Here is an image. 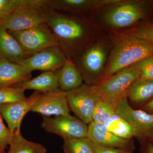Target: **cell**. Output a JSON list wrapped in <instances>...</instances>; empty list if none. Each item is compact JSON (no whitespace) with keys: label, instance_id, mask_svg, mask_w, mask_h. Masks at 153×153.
Masks as SVG:
<instances>
[{"label":"cell","instance_id":"1","mask_svg":"<svg viewBox=\"0 0 153 153\" xmlns=\"http://www.w3.org/2000/svg\"><path fill=\"white\" fill-rule=\"evenodd\" d=\"M46 24L67 59L74 62L92 42V26L87 18L51 10Z\"/></svg>","mask_w":153,"mask_h":153},{"label":"cell","instance_id":"2","mask_svg":"<svg viewBox=\"0 0 153 153\" xmlns=\"http://www.w3.org/2000/svg\"><path fill=\"white\" fill-rule=\"evenodd\" d=\"M111 45L102 77H108L153 55V44L119 30L112 31Z\"/></svg>","mask_w":153,"mask_h":153},{"label":"cell","instance_id":"3","mask_svg":"<svg viewBox=\"0 0 153 153\" xmlns=\"http://www.w3.org/2000/svg\"><path fill=\"white\" fill-rule=\"evenodd\" d=\"M111 45L108 40L92 41L74 61L85 84L94 85L101 79Z\"/></svg>","mask_w":153,"mask_h":153},{"label":"cell","instance_id":"4","mask_svg":"<svg viewBox=\"0 0 153 153\" xmlns=\"http://www.w3.org/2000/svg\"><path fill=\"white\" fill-rule=\"evenodd\" d=\"M49 9L46 0H21L13 13L0 22L9 32L21 31L46 24Z\"/></svg>","mask_w":153,"mask_h":153},{"label":"cell","instance_id":"5","mask_svg":"<svg viewBox=\"0 0 153 153\" xmlns=\"http://www.w3.org/2000/svg\"><path fill=\"white\" fill-rule=\"evenodd\" d=\"M140 78L139 70L135 63L111 76L101 78L91 86L101 99L116 103L127 97L132 85Z\"/></svg>","mask_w":153,"mask_h":153},{"label":"cell","instance_id":"6","mask_svg":"<svg viewBox=\"0 0 153 153\" xmlns=\"http://www.w3.org/2000/svg\"><path fill=\"white\" fill-rule=\"evenodd\" d=\"M108 8L102 14V21L116 30L131 27L146 15L144 5L140 1H124Z\"/></svg>","mask_w":153,"mask_h":153},{"label":"cell","instance_id":"7","mask_svg":"<svg viewBox=\"0 0 153 153\" xmlns=\"http://www.w3.org/2000/svg\"><path fill=\"white\" fill-rule=\"evenodd\" d=\"M9 32L28 57L47 48L59 47L57 38L46 24L26 30Z\"/></svg>","mask_w":153,"mask_h":153},{"label":"cell","instance_id":"8","mask_svg":"<svg viewBox=\"0 0 153 153\" xmlns=\"http://www.w3.org/2000/svg\"><path fill=\"white\" fill-rule=\"evenodd\" d=\"M116 113L126 121L133 130L134 135L139 142H153V115L141 109H135L129 105L127 97L115 104Z\"/></svg>","mask_w":153,"mask_h":153},{"label":"cell","instance_id":"9","mask_svg":"<svg viewBox=\"0 0 153 153\" xmlns=\"http://www.w3.org/2000/svg\"><path fill=\"white\" fill-rule=\"evenodd\" d=\"M41 127L45 131L55 134L63 140L87 137L88 126L76 117L68 114L54 118L42 116Z\"/></svg>","mask_w":153,"mask_h":153},{"label":"cell","instance_id":"10","mask_svg":"<svg viewBox=\"0 0 153 153\" xmlns=\"http://www.w3.org/2000/svg\"><path fill=\"white\" fill-rule=\"evenodd\" d=\"M66 93L69 108L76 117L87 125L93 121L94 109L100 98L91 86L83 83Z\"/></svg>","mask_w":153,"mask_h":153},{"label":"cell","instance_id":"11","mask_svg":"<svg viewBox=\"0 0 153 153\" xmlns=\"http://www.w3.org/2000/svg\"><path fill=\"white\" fill-rule=\"evenodd\" d=\"M67 59L59 47H54L44 49L18 64L28 74L32 75V71L35 70L55 72L63 66Z\"/></svg>","mask_w":153,"mask_h":153},{"label":"cell","instance_id":"12","mask_svg":"<svg viewBox=\"0 0 153 153\" xmlns=\"http://www.w3.org/2000/svg\"><path fill=\"white\" fill-rule=\"evenodd\" d=\"M51 10L86 18L96 9L108 7L120 4L121 0H46Z\"/></svg>","mask_w":153,"mask_h":153},{"label":"cell","instance_id":"13","mask_svg":"<svg viewBox=\"0 0 153 153\" xmlns=\"http://www.w3.org/2000/svg\"><path fill=\"white\" fill-rule=\"evenodd\" d=\"M30 111L47 117L69 114L70 108L66 98V92L59 88L48 93L40 92Z\"/></svg>","mask_w":153,"mask_h":153},{"label":"cell","instance_id":"14","mask_svg":"<svg viewBox=\"0 0 153 153\" xmlns=\"http://www.w3.org/2000/svg\"><path fill=\"white\" fill-rule=\"evenodd\" d=\"M87 137L96 145L103 147L117 148L134 152V140L123 139L115 135L103 123L92 121L88 126Z\"/></svg>","mask_w":153,"mask_h":153},{"label":"cell","instance_id":"15","mask_svg":"<svg viewBox=\"0 0 153 153\" xmlns=\"http://www.w3.org/2000/svg\"><path fill=\"white\" fill-rule=\"evenodd\" d=\"M40 92L36 91L25 100L0 105V113L12 134L21 129L22 120L35 104Z\"/></svg>","mask_w":153,"mask_h":153},{"label":"cell","instance_id":"16","mask_svg":"<svg viewBox=\"0 0 153 153\" xmlns=\"http://www.w3.org/2000/svg\"><path fill=\"white\" fill-rule=\"evenodd\" d=\"M32 75H29L22 66L12 63L5 58H0V88L11 87L27 81Z\"/></svg>","mask_w":153,"mask_h":153},{"label":"cell","instance_id":"17","mask_svg":"<svg viewBox=\"0 0 153 153\" xmlns=\"http://www.w3.org/2000/svg\"><path fill=\"white\" fill-rule=\"evenodd\" d=\"M59 84V88L65 92L79 87L83 79L76 64L69 59L60 69L54 72Z\"/></svg>","mask_w":153,"mask_h":153},{"label":"cell","instance_id":"18","mask_svg":"<svg viewBox=\"0 0 153 153\" xmlns=\"http://www.w3.org/2000/svg\"><path fill=\"white\" fill-rule=\"evenodd\" d=\"M28 57L8 30L0 25V58L18 64Z\"/></svg>","mask_w":153,"mask_h":153},{"label":"cell","instance_id":"19","mask_svg":"<svg viewBox=\"0 0 153 153\" xmlns=\"http://www.w3.org/2000/svg\"><path fill=\"white\" fill-rule=\"evenodd\" d=\"M12 87L26 91L33 89L42 93L52 92L59 89L58 80L52 71H44L33 79L16 84Z\"/></svg>","mask_w":153,"mask_h":153},{"label":"cell","instance_id":"20","mask_svg":"<svg viewBox=\"0 0 153 153\" xmlns=\"http://www.w3.org/2000/svg\"><path fill=\"white\" fill-rule=\"evenodd\" d=\"M128 98L134 106L140 107L153 99V80L140 78L128 92Z\"/></svg>","mask_w":153,"mask_h":153},{"label":"cell","instance_id":"21","mask_svg":"<svg viewBox=\"0 0 153 153\" xmlns=\"http://www.w3.org/2000/svg\"><path fill=\"white\" fill-rule=\"evenodd\" d=\"M47 149L41 144L30 141L22 135L21 129L13 134L12 142L7 153H46Z\"/></svg>","mask_w":153,"mask_h":153},{"label":"cell","instance_id":"22","mask_svg":"<svg viewBox=\"0 0 153 153\" xmlns=\"http://www.w3.org/2000/svg\"><path fill=\"white\" fill-rule=\"evenodd\" d=\"M103 123L111 132L118 137L129 140L134 137L131 126L116 113L108 118Z\"/></svg>","mask_w":153,"mask_h":153},{"label":"cell","instance_id":"23","mask_svg":"<svg viewBox=\"0 0 153 153\" xmlns=\"http://www.w3.org/2000/svg\"><path fill=\"white\" fill-rule=\"evenodd\" d=\"M95 145L87 137L63 140L64 153H95Z\"/></svg>","mask_w":153,"mask_h":153},{"label":"cell","instance_id":"24","mask_svg":"<svg viewBox=\"0 0 153 153\" xmlns=\"http://www.w3.org/2000/svg\"><path fill=\"white\" fill-rule=\"evenodd\" d=\"M116 103L100 99L97 102L92 114L93 121L104 123L108 118L115 114Z\"/></svg>","mask_w":153,"mask_h":153},{"label":"cell","instance_id":"25","mask_svg":"<svg viewBox=\"0 0 153 153\" xmlns=\"http://www.w3.org/2000/svg\"><path fill=\"white\" fill-rule=\"evenodd\" d=\"M119 30L153 44V23L146 22L133 27Z\"/></svg>","mask_w":153,"mask_h":153},{"label":"cell","instance_id":"26","mask_svg":"<svg viewBox=\"0 0 153 153\" xmlns=\"http://www.w3.org/2000/svg\"><path fill=\"white\" fill-rule=\"evenodd\" d=\"M25 91L12 86L0 88V105L25 100L27 97L25 96Z\"/></svg>","mask_w":153,"mask_h":153},{"label":"cell","instance_id":"27","mask_svg":"<svg viewBox=\"0 0 153 153\" xmlns=\"http://www.w3.org/2000/svg\"><path fill=\"white\" fill-rule=\"evenodd\" d=\"M136 64L139 70L141 78L153 80V55Z\"/></svg>","mask_w":153,"mask_h":153},{"label":"cell","instance_id":"28","mask_svg":"<svg viewBox=\"0 0 153 153\" xmlns=\"http://www.w3.org/2000/svg\"><path fill=\"white\" fill-rule=\"evenodd\" d=\"M21 1V0H0V22L10 16Z\"/></svg>","mask_w":153,"mask_h":153},{"label":"cell","instance_id":"29","mask_svg":"<svg viewBox=\"0 0 153 153\" xmlns=\"http://www.w3.org/2000/svg\"><path fill=\"white\" fill-rule=\"evenodd\" d=\"M3 117L0 113V150L4 151L12 142L13 134L3 122Z\"/></svg>","mask_w":153,"mask_h":153},{"label":"cell","instance_id":"30","mask_svg":"<svg viewBox=\"0 0 153 153\" xmlns=\"http://www.w3.org/2000/svg\"><path fill=\"white\" fill-rule=\"evenodd\" d=\"M95 153H133L131 151L117 149V148H107L96 146Z\"/></svg>","mask_w":153,"mask_h":153},{"label":"cell","instance_id":"31","mask_svg":"<svg viewBox=\"0 0 153 153\" xmlns=\"http://www.w3.org/2000/svg\"><path fill=\"white\" fill-rule=\"evenodd\" d=\"M140 153H153L152 143L147 140L139 142Z\"/></svg>","mask_w":153,"mask_h":153},{"label":"cell","instance_id":"32","mask_svg":"<svg viewBox=\"0 0 153 153\" xmlns=\"http://www.w3.org/2000/svg\"><path fill=\"white\" fill-rule=\"evenodd\" d=\"M139 108L140 109L153 115V99Z\"/></svg>","mask_w":153,"mask_h":153},{"label":"cell","instance_id":"33","mask_svg":"<svg viewBox=\"0 0 153 153\" xmlns=\"http://www.w3.org/2000/svg\"><path fill=\"white\" fill-rule=\"evenodd\" d=\"M0 153H5L4 151L0 150Z\"/></svg>","mask_w":153,"mask_h":153},{"label":"cell","instance_id":"34","mask_svg":"<svg viewBox=\"0 0 153 153\" xmlns=\"http://www.w3.org/2000/svg\"><path fill=\"white\" fill-rule=\"evenodd\" d=\"M152 144H153V143H152Z\"/></svg>","mask_w":153,"mask_h":153}]
</instances>
